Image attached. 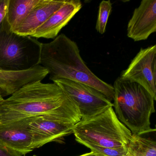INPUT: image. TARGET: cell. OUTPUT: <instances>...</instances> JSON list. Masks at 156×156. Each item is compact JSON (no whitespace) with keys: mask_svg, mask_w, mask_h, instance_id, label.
<instances>
[{"mask_svg":"<svg viewBox=\"0 0 156 156\" xmlns=\"http://www.w3.org/2000/svg\"><path fill=\"white\" fill-rule=\"evenodd\" d=\"M68 96L80 112L81 120L95 116L110 107V102L104 94L87 85L66 79L53 80Z\"/></svg>","mask_w":156,"mask_h":156,"instance_id":"obj_6","label":"cell"},{"mask_svg":"<svg viewBox=\"0 0 156 156\" xmlns=\"http://www.w3.org/2000/svg\"><path fill=\"white\" fill-rule=\"evenodd\" d=\"M73 134L82 145L94 144L108 148L127 147L131 131L118 118L113 107L75 124Z\"/></svg>","mask_w":156,"mask_h":156,"instance_id":"obj_4","label":"cell"},{"mask_svg":"<svg viewBox=\"0 0 156 156\" xmlns=\"http://www.w3.org/2000/svg\"><path fill=\"white\" fill-rule=\"evenodd\" d=\"M156 32V0H143L129 21L127 35L134 41H140Z\"/></svg>","mask_w":156,"mask_h":156,"instance_id":"obj_9","label":"cell"},{"mask_svg":"<svg viewBox=\"0 0 156 156\" xmlns=\"http://www.w3.org/2000/svg\"><path fill=\"white\" fill-rule=\"evenodd\" d=\"M9 2V0H0V24L6 17Z\"/></svg>","mask_w":156,"mask_h":156,"instance_id":"obj_18","label":"cell"},{"mask_svg":"<svg viewBox=\"0 0 156 156\" xmlns=\"http://www.w3.org/2000/svg\"><path fill=\"white\" fill-rule=\"evenodd\" d=\"M78 156H105L101 153H97L94 151H91L88 153H85Z\"/></svg>","mask_w":156,"mask_h":156,"instance_id":"obj_19","label":"cell"},{"mask_svg":"<svg viewBox=\"0 0 156 156\" xmlns=\"http://www.w3.org/2000/svg\"><path fill=\"white\" fill-rule=\"evenodd\" d=\"M42 43L12 31L5 17L0 24V71L20 72L40 65Z\"/></svg>","mask_w":156,"mask_h":156,"instance_id":"obj_5","label":"cell"},{"mask_svg":"<svg viewBox=\"0 0 156 156\" xmlns=\"http://www.w3.org/2000/svg\"><path fill=\"white\" fill-rule=\"evenodd\" d=\"M113 107L119 121L132 134L151 129L150 118L155 112V99L137 83L118 77L114 82Z\"/></svg>","mask_w":156,"mask_h":156,"instance_id":"obj_3","label":"cell"},{"mask_svg":"<svg viewBox=\"0 0 156 156\" xmlns=\"http://www.w3.org/2000/svg\"><path fill=\"white\" fill-rule=\"evenodd\" d=\"M3 98L2 97V96L1 95V94H0V102H1L2 100V99H3Z\"/></svg>","mask_w":156,"mask_h":156,"instance_id":"obj_20","label":"cell"},{"mask_svg":"<svg viewBox=\"0 0 156 156\" xmlns=\"http://www.w3.org/2000/svg\"><path fill=\"white\" fill-rule=\"evenodd\" d=\"M66 0H42L13 31L20 35L31 36L37 29L59 9Z\"/></svg>","mask_w":156,"mask_h":156,"instance_id":"obj_12","label":"cell"},{"mask_svg":"<svg viewBox=\"0 0 156 156\" xmlns=\"http://www.w3.org/2000/svg\"><path fill=\"white\" fill-rule=\"evenodd\" d=\"M74 125L47 115L30 118L29 126L32 133L35 148L49 142H63L64 137L73 133Z\"/></svg>","mask_w":156,"mask_h":156,"instance_id":"obj_8","label":"cell"},{"mask_svg":"<svg viewBox=\"0 0 156 156\" xmlns=\"http://www.w3.org/2000/svg\"><path fill=\"white\" fill-rule=\"evenodd\" d=\"M42 0H9L6 18L14 31Z\"/></svg>","mask_w":156,"mask_h":156,"instance_id":"obj_14","label":"cell"},{"mask_svg":"<svg viewBox=\"0 0 156 156\" xmlns=\"http://www.w3.org/2000/svg\"><path fill=\"white\" fill-rule=\"evenodd\" d=\"M33 156H36V155H34Z\"/></svg>","mask_w":156,"mask_h":156,"instance_id":"obj_21","label":"cell"},{"mask_svg":"<svg viewBox=\"0 0 156 156\" xmlns=\"http://www.w3.org/2000/svg\"><path fill=\"white\" fill-rule=\"evenodd\" d=\"M119 77L142 86L156 101V44L141 48Z\"/></svg>","mask_w":156,"mask_h":156,"instance_id":"obj_7","label":"cell"},{"mask_svg":"<svg viewBox=\"0 0 156 156\" xmlns=\"http://www.w3.org/2000/svg\"><path fill=\"white\" fill-rule=\"evenodd\" d=\"M127 156H156V129L132 134Z\"/></svg>","mask_w":156,"mask_h":156,"instance_id":"obj_13","label":"cell"},{"mask_svg":"<svg viewBox=\"0 0 156 156\" xmlns=\"http://www.w3.org/2000/svg\"><path fill=\"white\" fill-rule=\"evenodd\" d=\"M30 118L0 123V142L17 151L27 154L35 148Z\"/></svg>","mask_w":156,"mask_h":156,"instance_id":"obj_10","label":"cell"},{"mask_svg":"<svg viewBox=\"0 0 156 156\" xmlns=\"http://www.w3.org/2000/svg\"><path fill=\"white\" fill-rule=\"evenodd\" d=\"M112 10V4L109 0L103 1L99 4L95 29L100 34H104L105 32L108 21Z\"/></svg>","mask_w":156,"mask_h":156,"instance_id":"obj_15","label":"cell"},{"mask_svg":"<svg viewBox=\"0 0 156 156\" xmlns=\"http://www.w3.org/2000/svg\"><path fill=\"white\" fill-rule=\"evenodd\" d=\"M41 115L73 125L81 120L77 107L54 83H29L0 102V123Z\"/></svg>","mask_w":156,"mask_h":156,"instance_id":"obj_1","label":"cell"},{"mask_svg":"<svg viewBox=\"0 0 156 156\" xmlns=\"http://www.w3.org/2000/svg\"><path fill=\"white\" fill-rule=\"evenodd\" d=\"M26 154L11 148L0 142V156H25Z\"/></svg>","mask_w":156,"mask_h":156,"instance_id":"obj_17","label":"cell"},{"mask_svg":"<svg viewBox=\"0 0 156 156\" xmlns=\"http://www.w3.org/2000/svg\"><path fill=\"white\" fill-rule=\"evenodd\" d=\"M82 6L79 0H66L63 5L38 28L31 37L37 39H55L61 30L81 10Z\"/></svg>","mask_w":156,"mask_h":156,"instance_id":"obj_11","label":"cell"},{"mask_svg":"<svg viewBox=\"0 0 156 156\" xmlns=\"http://www.w3.org/2000/svg\"><path fill=\"white\" fill-rule=\"evenodd\" d=\"M40 65L46 68L51 81L66 79L87 85L113 101V86L98 78L87 67L75 42L63 34L42 43Z\"/></svg>","mask_w":156,"mask_h":156,"instance_id":"obj_2","label":"cell"},{"mask_svg":"<svg viewBox=\"0 0 156 156\" xmlns=\"http://www.w3.org/2000/svg\"><path fill=\"white\" fill-rule=\"evenodd\" d=\"M85 146L90 149L91 151L101 153L105 156H127V154L128 147L126 148H108L94 144H87Z\"/></svg>","mask_w":156,"mask_h":156,"instance_id":"obj_16","label":"cell"}]
</instances>
